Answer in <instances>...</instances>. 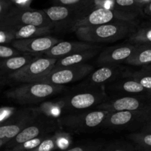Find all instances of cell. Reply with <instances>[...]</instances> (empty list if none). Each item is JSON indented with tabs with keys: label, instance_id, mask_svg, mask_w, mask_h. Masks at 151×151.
<instances>
[{
	"label": "cell",
	"instance_id": "obj_22",
	"mask_svg": "<svg viewBox=\"0 0 151 151\" xmlns=\"http://www.w3.org/2000/svg\"><path fill=\"white\" fill-rule=\"evenodd\" d=\"M124 63L136 66L151 65V44H137L134 52Z\"/></svg>",
	"mask_w": 151,
	"mask_h": 151
},
{
	"label": "cell",
	"instance_id": "obj_6",
	"mask_svg": "<svg viewBox=\"0 0 151 151\" xmlns=\"http://www.w3.org/2000/svg\"><path fill=\"white\" fill-rule=\"evenodd\" d=\"M110 114L109 111L97 110L86 111L75 114H70L60 117L58 119L59 125L73 131H83L98 128Z\"/></svg>",
	"mask_w": 151,
	"mask_h": 151
},
{
	"label": "cell",
	"instance_id": "obj_12",
	"mask_svg": "<svg viewBox=\"0 0 151 151\" xmlns=\"http://www.w3.org/2000/svg\"><path fill=\"white\" fill-rule=\"evenodd\" d=\"M59 126L58 121L41 114L32 123L21 131L15 138L10 140V145L18 146L29 140L53 132Z\"/></svg>",
	"mask_w": 151,
	"mask_h": 151
},
{
	"label": "cell",
	"instance_id": "obj_26",
	"mask_svg": "<svg viewBox=\"0 0 151 151\" xmlns=\"http://www.w3.org/2000/svg\"><path fill=\"white\" fill-rule=\"evenodd\" d=\"M128 41L134 44H151V24L137 29L128 37Z\"/></svg>",
	"mask_w": 151,
	"mask_h": 151
},
{
	"label": "cell",
	"instance_id": "obj_33",
	"mask_svg": "<svg viewBox=\"0 0 151 151\" xmlns=\"http://www.w3.org/2000/svg\"><path fill=\"white\" fill-rule=\"evenodd\" d=\"M15 4L20 6H29L31 0H13Z\"/></svg>",
	"mask_w": 151,
	"mask_h": 151
},
{
	"label": "cell",
	"instance_id": "obj_3",
	"mask_svg": "<svg viewBox=\"0 0 151 151\" xmlns=\"http://www.w3.org/2000/svg\"><path fill=\"white\" fill-rule=\"evenodd\" d=\"M26 25L54 28V25L44 10H36L29 6L14 4L10 11L0 19V27L17 29Z\"/></svg>",
	"mask_w": 151,
	"mask_h": 151
},
{
	"label": "cell",
	"instance_id": "obj_29",
	"mask_svg": "<svg viewBox=\"0 0 151 151\" xmlns=\"http://www.w3.org/2000/svg\"><path fill=\"white\" fill-rule=\"evenodd\" d=\"M48 137H49L48 134H46V135H43V136H41V137H37V138L32 139L29 140V141L23 143V144L16 146V149L19 150H24L30 151L33 150V149L36 148L38 146H39V145Z\"/></svg>",
	"mask_w": 151,
	"mask_h": 151
},
{
	"label": "cell",
	"instance_id": "obj_25",
	"mask_svg": "<svg viewBox=\"0 0 151 151\" xmlns=\"http://www.w3.org/2000/svg\"><path fill=\"white\" fill-rule=\"evenodd\" d=\"M126 77H130L141 83L147 91L151 90V65L143 66L139 70L128 72Z\"/></svg>",
	"mask_w": 151,
	"mask_h": 151
},
{
	"label": "cell",
	"instance_id": "obj_32",
	"mask_svg": "<svg viewBox=\"0 0 151 151\" xmlns=\"http://www.w3.org/2000/svg\"><path fill=\"white\" fill-rule=\"evenodd\" d=\"M14 4L13 0H0V19L4 17Z\"/></svg>",
	"mask_w": 151,
	"mask_h": 151
},
{
	"label": "cell",
	"instance_id": "obj_16",
	"mask_svg": "<svg viewBox=\"0 0 151 151\" xmlns=\"http://www.w3.org/2000/svg\"><path fill=\"white\" fill-rule=\"evenodd\" d=\"M60 41L58 38L50 35L27 38V39L15 40L11 43L15 47L24 54L45 53L57 43Z\"/></svg>",
	"mask_w": 151,
	"mask_h": 151
},
{
	"label": "cell",
	"instance_id": "obj_5",
	"mask_svg": "<svg viewBox=\"0 0 151 151\" xmlns=\"http://www.w3.org/2000/svg\"><path fill=\"white\" fill-rule=\"evenodd\" d=\"M40 114L38 109L27 108L16 111L8 118L1 121L0 145L2 146L15 138L21 131L32 123Z\"/></svg>",
	"mask_w": 151,
	"mask_h": 151
},
{
	"label": "cell",
	"instance_id": "obj_1",
	"mask_svg": "<svg viewBox=\"0 0 151 151\" xmlns=\"http://www.w3.org/2000/svg\"><path fill=\"white\" fill-rule=\"evenodd\" d=\"M137 23L138 22L119 21L96 26L81 27L77 28L75 32L81 41L85 42H115L134 33L137 29Z\"/></svg>",
	"mask_w": 151,
	"mask_h": 151
},
{
	"label": "cell",
	"instance_id": "obj_30",
	"mask_svg": "<svg viewBox=\"0 0 151 151\" xmlns=\"http://www.w3.org/2000/svg\"><path fill=\"white\" fill-rule=\"evenodd\" d=\"M15 29L10 28L0 27V43L6 44L15 41Z\"/></svg>",
	"mask_w": 151,
	"mask_h": 151
},
{
	"label": "cell",
	"instance_id": "obj_10",
	"mask_svg": "<svg viewBox=\"0 0 151 151\" xmlns=\"http://www.w3.org/2000/svg\"><path fill=\"white\" fill-rule=\"evenodd\" d=\"M93 69L94 68L91 65L86 63L53 68L51 72L40 78L36 82L63 86L83 79L91 74Z\"/></svg>",
	"mask_w": 151,
	"mask_h": 151
},
{
	"label": "cell",
	"instance_id": "obj_39",
	"mask_svg": "<svg viewBox=\"0 0 151 151\" xmlns=\"http://www.w3.org/2000/svg\"><path fill=\"white\" fill-rule=\"evenodd\" d=\"M146 95H147V97H150V98H151V90H150V91H149L147 93V94H146Z\"/></svg>",
	"mask_w": 151,
	"mask_h": 151
},
{
	"label": "cell",
	"instance_id": "obj_40",
	"mask_svg": "<svg viewBox=\"0 0 151 151\" xmlns=\"http://www.w3.org/2000/svg\"><path fill=\"white\" fill-rule=\"evenodd\" d=\"M147 24H151V19L149 20V22H147Z\"/></svg>",
	"mask_w": 151,
	"mask_h": 151
},
{
	"label": "cell",
	"instance_id": "obj_11",
	"mask_svg": "<svg viewBox=\"0 0 151 151\" xmlns=\"http://www.w3.org/2000/svg\"><path fill=\"white\" fill-rule=\"evenodd\" d=\"M128 21L137 22L122 12L115 8L98 7L90 11L86 16L80 19L75 26V30L78 27L85 26H96L110 22Z\"/></svg>",
	"mask_w": 151,
	"mask_h": 151
},
{
	"label": "cell",
	"instance_id": "obj_36",
	"mask_svg": "<svg viewBox=\"0 0 151 151\" xmlns=\"http://www.w3.org/2000/svg\"><path fill=\"white\" fill-rule=\"evenodd\" d=\"M139 4H141L142 5L145 7L146 5H147L148 4L151 3V0H137Z\"/></svg>",
	"mask_w": 151,
	"mask_h": 151
},
{
	"label": "cell",
	"instance_id": "obj_7",
	"mask_svg": "<svg viewBox=\"0 0 151 151\" xmlns=\"http://www.w3.org/2000/svg\"><path fill=\"white\" fill-rule=\"evenodd\" d=\"M151 121V104L139 111L110 112L103 125L111 128H142Z\"/></svg>",
	"mask_w": 151,
	"mask_h": 151
},
{
	"label": "cell",
	"instance_id": "obj_28",
	"mask_svg": "<svg viewBox=\"0 0 151 151\" xmlns=\"http://www.w3.org/2000/svg\"><path fill=\"white\" fill-rule=\"evenodd\" d=\"M63 134L61 133H57L51 137L49 136L39 145V146L30 151H52L54 150L55 146L57 145H58V140Z\"/></svg>",
	"mask_w": 151,
	"mask_h": 151
},
{
	"label": "cell",
	"instance_id": "obj_2",
	"mask_svg": "<svg viewBox=\"0 0 151 151\" xmlns=\"http://www.w3.org/2000/svg\"><path fill=\"white\" fill-rule=\"evenodd\" d=\"M65 90L66 88L61 85L34 82L24 83L11 88L4 94L9 100L15 103L20 105H29L44 101Z\"/></svg>",
	"mask_w": 151,
	"mask_h": 151
},
{
	"label": "cell",
	"instance_id": "obj_38",
	"mask_svg": "<svg viewBox=\"0 0 151 151\" xmlns=\"http://www.w3.org/2000/svg\"><path fill=\"white\" fill-rule=\"evenodd\" d=\"M109 151H127L125 150H124V149L121 148V147H113V148H110L109 150Z\"/></svg>",
	"mask_w": 151,
	"mask_h": 151
},
{
	"label": "cell",
	"instance_id": "obj_35",
	"mask_svg": "<svg viewBox=\"0 0 151 151\" xmlns=\"http://www.w3.org/2000/svg\"><path fill=\"white\" fill-rule=\"evenodd\" d=\"M86 148L85 147H75L66 151H86Z\"/></svg>",
	"mask_w": 151,
	"mask_h": 151
},
{
	"label": "cell",
	"instance_id": "obj_9",
	"mask_svg": "<svg viewBox=\"0 0 151 151\" xmlns=\"http://www.w3.org/2000/svg\"><path fill=\"white\" fill-rule=\"evenodd\" d=\"M44 10L54 25V29L59 32L75 31L77 22L88 14L77 7L57 4L44 9Z\"/></svg>",
	"mask_w": 151,
	"mask_h": 151
},
{
	"label": "cell",
	"instance_id": "obj_37",
	"mask_svg": "<svg viewBox=\"0 0 151 151\" xmlns=\"http://www.w3.org/2000/svg\"><path fill=\"white\" fill-rule=\"evenodd\" d=\"M145 12H147V13H151V3L148 4L145 7Z\"/></svg>",
	"mask_w": 151,
	"mask_h": 151
},
{
	"label": "cell",
	"instance_id": "obj_14",
	"mask_svg": "<svg viewBox=\"0 0 151 151\" xmlns=\"http://www.w3.org/2000/svg\"><path fill=\"white\" fill-rule=\"evenodd\" d=\"M128 69L120 65L103 66L88 75L83 86H101L105 83L116 81L126 77Z\"/></svg>",
	"mask_w": 151,
	"mask_h": 151
},
{
	"label": "cell",
	"instance_id": "obj_15",
	"mask_svg": "<svg viewBox=\"0 0 151 151\" xmlns=\"http://www.w3.org/2000/svg\"><path fill=\"white\" fill-rule=\"evenodd\" d=\"M137 44H126L108 47L103 50L97 59V63L100 66L109 65H120L134 52Z\"/></svg>",
	"mask_w": 151,
	"mask_h": 151
},
{
	"label": "cell",
	"instance_id": "obj_19",
	"mask_svg": "<svg viewBox=\"0 0 151 151\" xmlns=\"http://www.w3.org/2000/svg\"><path fill=\"white\" fill-rule=\"evenodd\" d=\"M110 88L130 94H147V89L141 83L130 77H125L114 81Z\"/></svg>",
	"mask_w": 151,
	"mask_h": 151
},
{
	"label": "cell",
	"instance_id": "obj_17",
	"mask_svg": "<svg viewBox=\"0 0 151 151\" xmlns=\"http://www.w3.org/2000/svg\"><path fill=\"white\" fill-rule=\"evenodd\" d=\"M97 44L85 42V41H59L51 49L44 53L47 57L52 58H60L75 52L82 50L92 48L96 47Z\"/></svg>",
	"mask_w": 151,
	"mask_h": 151
},
{
	"label": "cell",
	"instance_id": "obj_13",
	"mask_svg": "<svg viewBox=\"0 0 151 151\" xmlns=\"http://www.w3.org/2000/svg\"><path fill=\"white\" fill-rule=\"evenodd\" d=\"M151 104V98L146 94L139 96H124L110 100L97 106V109L109 111L110 112L122 111H139L145 109Z\"/></svg>",
	"mask_w": 151,
	"mask_h": 151
},
{
	"label": "cell",
	"instance_id": "obj_4",
	"mask_svg": "<svg viewBox=\"0 0 151 151\" xmlns=\"http://www.w3.org/2000/svg\"><path fill=\"white\" fill-rule=\"evenodd\" d=\"M81 91L72 92L60 101L63 110H87L93 106H97L107 100V95L100 86H86Z\"/></svg>",
	"mask_w": 151,
	"mask_h": 151
},
{
	"label": "cell",
	"instance_id": "obj_24",
	"mask_svg": "<svg viewBox=\"0 0 151 151\" xmlns=\"http://www.w3.org/2000/svg\"><path fill=\"white\" fill-rule=\"evenodd\" d=\"M52 3L57 5L69 6L84 10L89 13L97 6V0H52Z\"/></svg>",
	"mask_w": 151,
	"mask_h": 151
},
{
	"label": "cell",
	"instance_id": "obj_31",
	"mask_svg": "<svg viewBox=\"0 0 151 151\" xmlns=\"http://www.w3.org/2000/svg\"><path fill=\"white\" fill-rule=\"evenodd\" d=\"M22 53V52H20L19 50H17V49L13 47H7L5 44H1L0 45V58H1V60L19 55Z\"/></svg>",
	"mask_w": 151,
	"mask_h": 151
},
{
	"label": "cell",
	"instance_id": "obj_27",
	"mask_svg": "<svg viewBox=\"0 0 151 151\" xmlns=\"http://www.w3.org/2000/svg\"><path fill=\"white\" fill-rule=\"evenodd\" d=\"M130 138L146 151H151V133L139 132L132 134Z\"/></svg>",
	"mask_w": 151,
	"mask_h": 151
},
{
	"label": "cell",
	"instance_id": "obj_20",
	"mask_svg": "<svg viewBox=\"0 0 151 151\" xmlns=\"http://www.w3.org/2000/svg\"><path fill=\"white\" fill-rule=\"evenodd\" d=\"M32 55L30 54H25L23 55L14 56V57L9 58L2 59L0 63L1 67V74H10L13 72L19 70L27 64L32 61L34 59Z\"/></svg>",
	"mask_w": 151,
	"mask_h": 151
},
{
	"label": "cell",
	"instance_id": "obj_23",
	"mask_svg": "<svg viewBox=\"0 0 151 151\" xmlns=\"http://www.w3.org/2000/svg\"><path fill=\"white\" fill-rule=\"evenodd\" d=\"M15 29V40L27 39L36 37L45 36L52 33L54 28L50 27H38L35 25H26Z\"/></svg>",
	"mask_w": 151,
	"mask_h": 151
},
{
	"label": "cell",
	"instance_id": "obj_34",
	"mask_svg": "<svg viewBox=\"0 0 151 151\" xmlns=\"http://www.w3.org/2000/svg\"><path fill=\"white\" fill-rule=\"evenodd\" d=\"M142 132L145 133H151V121L146 123L142 128H141Z\"/></svg>",
	"mask_w": 151,
	"mask_h": 151
},
{
	"label": "cell",
	"instance_id": "obj_18",
	"mask_svg": "<svg viewBox=\"0 0 151 151\" xmlns=\"http://www.w3.org/2000/svg\"><path fill=\"white\" fill-rule=\"evenodd\" d=\"M100 49L101 47L97 45L92 48L80 50V51L75 52L70 55H68L63 56V57L58 59L54 68L85 63L87 60H90L94 56L97 55V53L100 52Z\"/></svg>",
	"mask_w": 151,
	"mask_h": 151
},
{
	"label": "cell",
	"instance_id": "obj_8",
	"mask_svg": "<svg viewBox=\"0 0 151 151\" xmlns=\"http://www.w3.org/2000/svg\"><path fill=\"white\" fill-rule=\"evenodd\" d=\"M57 60V58H52L47 56L46 58L35 57L23 68L9 74L8 78L16 83H27L36 82L52 70Z\"/></svg>",
	"mask_w": 151,
	"mask_h": 151
},
{
	"label": "cell",
	"instance_id": "obj_21",
	"mask_svg": "<svg viewBox=\"0 0 151 151\" xmlns=\"http://www.w3.org/2000/svg\"><path fill=\"white\" fill-rule=\"evenodd\" d=\"M114 8L122 12L135 21L145 14V7L137 0H114Z\"/></svg>",
	"mask_w": 151,
	"mask_h": 151
}]
</instances>
